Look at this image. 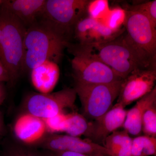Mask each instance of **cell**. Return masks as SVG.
<instances>
[{"mask_svg":"<svg viewBox=\"0 0 156 156\" xmlns=\"http://www.w3.org/2000/svg\"><path fill=\"white\" fill-rule=\"evenodd\" d=\"M67 44L51 29L37 20L26 30L23 73L30 72L48 60L58 64Z\"/></svg>","mask_w":156,"mask_h":156,"instance_id":"1","label":"cell"},{"mask_svg":"<svg viewBox=\"0 0 156 156\" xmlns=\"http://www.w3.org/2000/svg\"><path fill=\"white\" fill-rule=\"evenodd\" d=\"M0 9V60L14 85L23 73L25 27L1 5Z\"/></svg>","mask_w":156,"mask_h":156,"instance_id":"2","label":"cell"},{"mask_svg":"<svg viewBox=\"0 0 156 156\" xmlns=\"http://www.w3.org/2000/svg\"><path fill=\"white\" fill-rule=\"evenodd\" d=\"M125 10V41L144 67L156 69V28L143 14Z\"/></svg>","mask_w":156,"mask_h":156,"instance_id":"3","label":"cell"},{"mask_svg":"<svg viewBox=\"0 0 156 156\" xmlns=\"http://www.w3.org/2000/svg\"><path fill=\"white\" fill-rule=\"evenodd\" d=\"M88 0H46L37 20L47 26L66 43H71L78 21L87 15Z\"/></svg>","mask_w":156,"mask_h":156,"instance_id":"4","label":"cell"},{"mask_svg":"<svg viewBox=\"0 0 156 156\" xmlns=\"http://www.w3.org/2000/svg\"><path fill=\"white\" fill-rule=\"evenodd\" d=\"M122 34L103 44H80L84 50L106 65L122 80L136 69L145 68L125 41Z\"/></svg>","mask_w":156,"mask_h":156,"instance_id":"5","label":"cell"},{"mask_svg":"<svg viewBox=\"0 0 156 156\" xmlns=\"http://www.w3.org/2000/svg\"><path fill=\"white\" fill-rule=\"evenodd\" d=\"M122 80L108 83L75 82L73 88L80 101L83 115L96 120L105 114L119 96Z\"/></svg>","mask_w":156,"mask_h":156,"instance_id":"6","label":"cell"},{"mask_svg":"<svg viewBox=\"0 0 156 156\" xmlns=\"http://www.w3.org/2000/svg\"><path fill=\"white\" fill-rule=\"evenodd\" d=\"M66 49L73 56L71 66L75 82L108 83L122 80L106 65L86 51L78 43H68Z\"/></svg>","mask_w":156,"mask_h":156,"instance_id":"7","label":"cell"},{"mask_svg":"<svg viewBox=\"0 0 156 156\" xmlns=\"http://www.w3.org/2000/svg\"><path fill=\"white\" fill-rule=\"evenodd\" d=\"M77 94L74 88L66 87L54 92L31 93L23 101L25 112L42 119L65 112L66 109L75 110Z\"/></svg>","mask_w":156,"mask_h":156,"instance_id":"8","label":"cell"},{"mask_svg":"<svg viewBox=\"0 0 156 156\" xmlns=\"http://www.w3.org/2000/svg\"><path fill=\"white\" fill-rule=\"evenodd\" d=\"M156 80V69L134 70L122 80L117 103L125 108L139 100L154 89Z\"/></svg>","mask_w":156,"mask_h":156,"instance_id":"9","label":"cell"},{"mask_svg":"<svg viewBox=\"0 0 156 156\" xmlns=\"http://www.w3.org/2000/svg\"><path fill=\"white\" fill-rule=\"evenodd\" d=\"M38 148L51 151L73 152L89 155L101 154L111 156L109 151L103 146L87 138L81 139L67 134H49Z\"/></svg>","mask_w":156,"mask_h":156,"instance_id":"10","label":"cell"},{"mask_svg":"<svg viewBox=\"0 0 156 156\" xmlns=\"http://www.w3.org/2000/svg\"><path fill=\"white\" fill-rule=\"evenodd\" d=\"M13 130L21 144L35 148L49 134L43 119L25 112L15 120Z\"/></svg>","mask_w":156,"mask_h":156,"instance_id":"11","label":"cell"},{"mask_svg":"<svg viewBox=\"0 0 156 156\" xmlns=\"http://www.w3.org/2000/svg\"><path fill=\"white\" fill-rule=\"evenodd\" d=\"M125 31H115L107 27L101 20L85 16L76 23L73 37L79 44L94 45L110 41L119 36Z\"/></svg>","mask_w":156,"mask_h":156,"instance_id":"12","label":"cell"},{"mask_svg":"<svg viewBox=\"0 0 156 156\" xmlns=\"http://www.w3.org/2000/svg\"><path fill=\"white\" fill-rule=\"evenodd\" d=\"M127 112L121 104H115L100 119L89 122L85 136L92 142L104 144L108 136L123 127Z\"/></svg>","mask_w":156,"mask_h":156,"instance_id":"13","label":"cell"},{"mask_svg":"<svg viewBox=\"0 0 156 156\" xmlns=\"http://www.w3.org/2000/svg\"><path fill=\"white\" fill-rule=\"evenodd\" d=\"M46 0L4 1L1 5L13 14L28 28L41 16Z\"/></svg>","mask_w":156,"mask_h":156,"instance_id":"14","label":"cell"},{"mask_svg":"<svg viewBox=\"0 0 156 156\" xmlns=\"http://www.w3.org/2000/svg\"><path fill=\"white\" fill-rule=\"evenodd\" d=\"M32 83L41 93H51L58 83L60 76L58 64L52 61H46L31 70Z\"/></svg>","mask_w":156,"mask_h":156,"instance_id":"15","label":"cell"},{"mask_svg":"<svg viewBox=\"0 0 156 156\" xmlns=\"http://www.w3.org/2000/svg\"><path fill=\"white\" fill-rule=\"evenodd\" d=\"M156 102V87L147 94L137 101L132 108L128 110L123 127L129 134L137 136L142 132V119L147 108Z\"/></svg>","mask_w":156,"mask_h":156,"instance_id":"16","label":"cell"},{"mask_svg":"<svg viewBox=\"0 0 156 156\" xmlns=\"http://www.w3.org/2000/svg\"><path fill=\"white\" fill-rule=\"evenodd\" d=\"M132 140L126 130L116 131L106 137L103 146L111 156H131Z\"/></svg>","mask_w":156,"mask_h":156,"instance_id":"17","label":"cell"},{"mask_svg":"<svg viewBox=\"0 0 156 156\" xmlns=\"http://www.w3.org/2000/svg\"><path fill=\"white\" fill-rule=\"evenodd\" d=\"M89 122L83 115L73 111L66 113L64 132L67 135L79 137L85 135L89 128Z\"/></svg>","mask_w":156,"mask_h":156,"instance_id":"18","label":"cell"},{"mask_svg":"<svg viewBox=\"0 0 156 156\" xmlns=\"http://www.w3.org/2000/svg\"><path fill=\"white\" fill-rule=\"evenodd\" d=\"M156 138L141 135L133 138L131 156H156Z\"/></svg>","mask_w":156,"mask_h":156,"instance_id":"19","label":"cell"},{"mask_svg":"<svg viewBox=\"0 0 156 156\" xmlns=\"http://www.w3.org/2000/svg\"><path fill=\"white\" fill-rule=\"evenodd\" d=\"M126 19V10L120 7L110 9L109 11L102 22L107 27L115 31L123 30Z\"/></svg>","mask_w":156,"mask_h":156,"instance_id":"20","label":"cell"},{"mask_svg":"<svg viewBox=\"0 0 156 156\" xmlns=\"http://www.w3.org/2000/svg\"><path fill=\"white\" fill-rule=\"evenodd\" d=\"M142 131L147 136H156V102L146 109L142 119Z\"/></svg>","mask_w":156,"mask_h":156,"instance_id":"21","label":"cell"},{"mask_svg":"<svg viewBox=\"0 0 156 156\" xmlns=\"http://www.w3.org/2000/svg\"><path fill=\"white\" fill-rule=\"evenodd\" d=\"M123 9L134 12H138L147 17L156 28V1H148L137 5H125Z\"/></svg>","mask_w":156,"mask_h":156,"instance_id":"22","label":"cell"},{"mask_svg":"<svg viewBox=\"0 0 156 156\" xmlns=\"http://www.w3.org/2000/svg\"><path fill=\"white\" fill-rule=\"evenodd\" d=\"M110 9L108 1H89L87 5V15L93 19L102 21L108 14Z\"/></svg>","mask_w":156,"mask_h":156,"instance_id":"23","label":"cell"},{"mask_svg":"<svg viewBox=\"0 0 156 156\" xmlns=\"http://www.w3.org/2000/svg\"><path fill=\"white\" fill-rule=\"evenodd\" d=\"M1 156H45L43 151L28 147L20 144L9 146L3 151Z\"/></svg>","mask_w":156,"mask_h":156,"instance_id":"24","label":"cell"},{"mask_svg":"<svg viewBox=\"0 0 156 156\" xmlns=\"http://www.w3.org/2000/svg\"><path fill=\"white\" fill-rule=\"evenodd\" d=\"M66 113H61L54 116L43 119L49 134H58L64 132Z\"/></svg>","mask_w":156,"mask_h":156,"instance_id":"25","label":"cell"},{"mask_svg":"<svg viewBox=\"0 0 156 156\" xmlns=\"http://www.w3.org/2000/svg\"><path fill=\"white\" fill-rule=\"evenodd\" d=\"M45 156H107L103 154H86L79 153L67 151H51L43 150Z\"/></svg>","mask_w":156,"mask_h":156,"instance_id":"26","label":"cell"},{"mask_svg":"<svg viewBox=\"0 0 156 156\" xmlns=\"http://www.w3.org/2000/svg\"><path fill=\"white\" fill-rule=\"evenodd\" d=\"M3 82L9 83L10 77L7 69L0 60V83Z\"/></svg>","mask_w":156,"mask_h":156,"instance_id":"27","label":"cell"},{"mask_svg":"<svg viewBox=\"0 0 156 156\" xmlns=\"http://www.w3.org/2000/svg\"><path fill=\"white\" fill-rule=\"evenodd\" d=\"M6 97V91L2 83H0V105L3 103Z\"/></svg>","mask_w":156,"mask_h":156,"instance_id":"28","label":"cell"},{"mask_svg":"<svg viewBox=\"0 0 156 156\" xmlns=\"http://www.w3.org/2000/svg\"><path fill=\"white\" fill-rule=\"evenodd\" d=\"M5 127L3 117L0 113V135L4 134L5 130Z\"/></svg>","mask_w":156,"mask_h":156,"instance_id":"29","label":"cell"},{"mask_svg":"<svg viewBox=\"0 0 156 156\" xmlns=\"http://www.w3.org/2000/svg\"><path fill=\"white\" fill-rule=\"evenodd\" d=\"M3 2H4V1H2V0H0V5H1V4H2Z\"/></svg>","mask_w":156,"mask_h":156,"instance_id":"30","label":"cell"}]
</instances>
